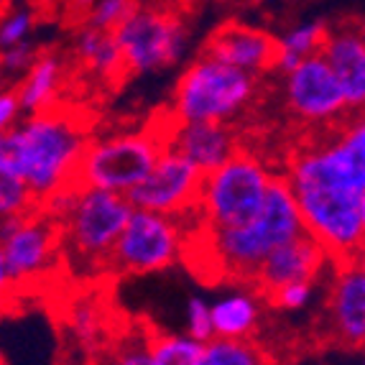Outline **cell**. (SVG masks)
Masks as SVG:
<instances>
[{"label": "cell", "mask_w": 365, "mask_h": 365, "mask_svg": "<svg viewBox=\"0 0 365 365\" xmlns=\"http://www.w3.org/2000/svg\"><path fill=\"white\" fill-rule=\"evenodd\" d=\"M74 49H77L79 61L100 77H115L118 72L125 69L120 43H118L115 34H110V31L87 24L85 29H79L77 38H74Z\"/></svg>", "instance_id": "cell-20"}, {"label": "cell", "mask_w": 365, "mask_h": 365, "mask_svg": "<svg viewBox=\"0 0 365 365\" xmlns=\"http://www.w3.org/2000/svg\"><path fill=\"white\" fill-rule=\"evenodd\" d=\"M317 297V281H294L281 287L279 292H274L271 297H266L276 309L284 312H304L307 307H312Z\"/></svg>", "instance_id": "cell-28"}, {"label": "cell", "mask_w": 365, "mask_h": 365, "mask_svg": "<svg viewBox=\"0 0 365 365\" xmlns=\"http://www.w3.org/2000/svg\"><path fill=\"white\" fill-rule=\"evenodd\" d=\"M38 200L31 192V187L13 169L0 166V217L16 220L36 212Z\"/></svg>", "instance_id": "cell-25"}, {"label": "cell", "mask_w": 365, "mask_h": 365, "mask_svg": "<svg viewBox=\"0 0 365 365\" xmlns=\"http://www.w3.org/2000/svg\"><path fill=\"white\" fill-rule=\"evenodd\" d=\"M274 179L276 174L263 164L261 156L240 148L220 169L205 174L195 210L202 220V227L227 230L248 225L250 220L261 215Z\"/></svg>", "instance_id": "cell-4"}, {"label": "cell", "mask_w": 365, "mask_h": 365, "mask_svg": "<svg viewBox=\"0 0 365 365\" xmlns=\"http://www.w3.org/2000/svg\"><path fill=\"white\" fill-rule=\"evenodd\" d=\"M31 31H34V13L26 6H13L3 13L0 21V46H16V43L29 41Z\"/></svg>", "instance_id": "cell-27"}, {"label": "cell", "mask_w": 365, "mask_h": 365, "mask_svg": "<svg viewBox=\"0 0 365 365\" xmlns=\"http://www.w3.org/2000/svg\"><path fill=\"white\" fill-rule=\"evenodd\" d=\"M56 365H100L98 358L95 355H87V353H64L59 360H56Z\"/></svg>", "instance_id": "cell-33"}, {"label": "cell", "mask_w": 365, "mask_h": 365, "mask_svg": "<svg viewBox=\"0 0 365 365\" xmlns=\"http://www.w3.org/2000/svg\"><path fill=\"white\" fill-rule=\"evenodd\" d=\"M355 263H358V266H360V268H363V271H365V248L360 250L358 256H355Z\"/></svg>", "instance_id": "cell-35"}, {"label": "cell", "mask_w": 365, "mask_h": 365, "mask_svg": "<svg viewBox=\"0 0 365 365\" xmlns=\"http://www.w3.org/2000/svg\"><path fill=\"white\" fill-rule=\"evenodd\" d=\"M38 51L36 46L31 41H24V43H16V46H8L3 49V61H0V67H3V74L6 77H24L38 59Z\"/></svg>", "instance_id": "cell-30"}, {"label": "cell", "mask_w": 365, "mask_h": 365, "mask_svg": "<svg viewBox=\"0 0 365 365\" xmlns=\"http://www.w3.org/2000/svg\"><path fill=\"white\" fill-rule=\"evenodd\" d=\"M61 245V225L41 210L3 220L0 230V284L6 292L51 271Z\"/></svg>", "instance_id": "cell-8"}, {"label": "cell", "mask_w": 365, "mask_h": 365, "mask_svg": "<svg viewBox=\"0 0 365 365\" xmlns=\"http://www.w3.org/2000/svg\"><path fill=\"white\" fill-rule=\"evenodd\" d=\"M340 133H342V138L365 158V110L363 113H355V115L340 128Z\"/></svg>", "instance_id": "cell-32"}, {"label": "cell", "mask_w": 365, "mask_h": 365, "mask_svg": "<svg viewBox=\"0 0 365 365\" xmlns=\"http://www.w3.org/2000/svg\"><path fill=\"white\" fill-rule=\"evenodd\" d=\"M202 182H205V174L184 153L166 146L151 174L128 197L138 210L182 217L189 210H197Z\"/></svg>", "instance_id": "cell-12"}, {"label": "cell", "mask_w": 365, "mask_h": 365, "mask_svg": "<svg viewBox=\"0 0 365 365\" xmlns=\"http://www.w3.org/2000/svg\"><path fill=\"white\" fill-rule=\"evenodd\" d=\"M304 232L307 225L292 184L287 182L284 174H276L266 205L256 220H250L248 225L227 227V230H205V240H207L215 266L222 274L253 281L263 261L279 245Z\"/></svg>", "instance_id": "cell-3"}, {"label": "cell", "mask_w": 365, "mask_h": 365, "mask_svg": "<svg viewBox=\"0 0 365 365\" xmlns=\"http://www.w3.org/2000/svg\"><path fill=\"white\" fill-rule=\"evenodd\" d=\"M256 95V74L210 54L195 59L179 77L171 98L177 123H230Z\"/></svg>", "instance_id": "cell-5"}, {"label": "cell", "mask_w": 365, "mask_h": 365, "mask_svg": "<svg viewBox=\"0 0 365 365\" xmlns=\"http://www.w3.org/2000/svg\"><path fill=\"white\" fill-rule=\"evenodd\" d=\"M69 3H72V6L77 8V11H87V13H90V8L95 6L98 0H69Z\"/></svg>", "instance_id": "cell-34"}, {"label": "cell", "mask_w": 365, "mask_h": 365, "mask_svg": "<svg viewBox=\"0 0 365 365\" xmlns=\"http://www.w3.org/2000/svg\"><path fill=\"white\" fill-rule=\"evenodd\" d=\"M182 220L174 215L135 207L110 256V268L128 276L156 274V271L174 266L182 258Z\"/></svg>", "instance_id": "cell-9"}, {"label": "cell", "mask_w": 365, "mask_h": 365, "mask_svg": "<svg viewBox=\"0 0 365 365\" xmlns=\"http://www.w3.org/2000/svg\"><path fill=\"white\" fill-rule=\"evenodd\" d=\"M322 56L337 74L350 113L365 110V41L358 26L329 29Z\"/></svg>", "instance_id": "cell-17"}, {"label": "cell", "mask_w": 365, "mask_h": 365, "mask_svg": "<svg viewBox=\"0 0 365 365\" xmlns=\"http://www.w3.org/2000/svg\"><path fill=\"white\" fill-rule=\"evenodd\" d=\"M329 266H337L332 253L314 235L304 232V235L279 245L258 268L253 284L263 297H271L281 287L294 284V281H319V276Z\"/></svg>", "instance_id": "cell-13"}, {"label": "cell", "mask_w": 365, "mask_h": 365, "mask_svg": "<svg viewBox=\"0 0 365 365\" xmlns=\"http://www.w3.org/2000/svg\"><path fill=\"white\" fill-rule=\"evenodd\" d=\"M329 322L340 342L350 347L365 345V271L355 261L335 266L327 294Z\"/></svg>", "instance_id": "cell-14"}, {"label": "cell", "mask_w": 365, "mask_h": 365, "mask_svg": "<svg viewBox=\"0 0 365 365\" xmlns=\"http://www.w3.org/2000/svg\"><path fill=\"white\" fill-rule=\"evenodd\" d=\"M284 100L289 113L309 125H332L350 110L340 79L322 54L309 56L287 72Z\"/></svg>", "instance_id": "cell-11"}, {"label": "cell", "mask_w": 365, "mask_h": 365, "mask_svg": "<svg viewBox=\"0 0 365 365\" xmlns=\"http://www.w3.org/2000/svg\"><path fill=\"white\" fill-rule=\"evenodd\" d=\"M100 365H161L151 350V329L130 327L110 340L98 355Z\"/></svg>", "instance_id": "cell-23"}, {"label": "cell", "mask_w": 365, "mask_h": 365, "mask_svg": "<svg viewBox=\"0 0 365 365\" xmlns=\"http://www.w3.org/2000/svg\"><path fill=\"white\" fill-rule=\"evenodd\" d=\"M21 115H24V108H21L19 92H16V87H6L0 95V128H13L21 120Z\"/></svg>", "instance_id": "cell-31"}, {"label": "cell", "mask_w": 365, "mask_h": 365, "mask_svg": "<svg viewBox=\"0 0 365 365\" xmlns=\"http://www.w3.org/2000/svg\"><path fill=\"white\" fill-rule=\"evenodd\" d=\"M329 36V26L324 21H302V24L292 26L279 36V59H276V69L287 74L294 67H299L309 56L322 54L324 41Z\"/></svg>", "instance_id": "cell-21"}, {"label": "cell", "mask_w": 365, "mask_h": 365, "mask_svg": "<svg viewBox=\"0 0 365 365\" xmlns=\"http://www.w3.org/2000/svg\"><path fill=\"white\" fill-rule=\"evenodd\" d=\"M195 365H274L271 355L253 337L248 340H227L212 337L205 342L200 360Z\"/></svg>", "instance_id": "cell-22"}, {"label": "cell", "mask_w": 365, "mask_h": 365, "mask_svg": "<svg viewBox=\"0 0 365 365\" xmlns=\"http://www.w3.org/2000/svg\"><path fill=\"white\" fill-rule=\"evenodd\" d=\"M358 31H360V36H363V41H365V21H363V24L358 26Z\"/></svg>", "instance_id": "cell-36"}, {"label": "cell", "mask_w": 365, "mask_h": 365, "mask_svg": "<svg viewBox=\"0 0 365 365\" xmlns=\"http://www.w3.org/2000/svg\"><path fill=\"white\" fill-rule=\"evenodd\" d=\"M133 210L128 195L79 184L72 212L61 222V245L79 266H110Z\"/></svg>", "instance_id": "cell-6"}, {"label": "cell", "mask_w": 365, "mask_h": 365, "mask_svg": "<svg viewBox=\"0 0 365 365\" xmlns=\"http://www.w3.org/2000/svg\"><path fill=\"white\" fill-rule=\"evenodd\" d=\"M64 79V67L56 54H41L36 64L19 79L16 92H19L24 115H36L54 108L56 92Z\"/></svg>", "instance_id": "cell-19"}, {"label": "cell", "mask_w": 365, "mask_h": 365, "mask_svg": "<svg viewBox=\"0 0 365 365\" xmlns=\"http://www.w3.org/2000/svg\"><path fill=\"white\" fill-rule=\"evenodd\" d=\"M187 329L192 337L207 342L215 337V322H212V302H207L205 297H192L187 302Z\"/></svg>", "instance_id": "cell-29"}, {"label": "cell", "mask_w": 365, "mask_h": 365, "mask_svg": "<svg viewBox=\"0 0 365 365\" xmlns=\"http://www.w3.org/2000/svg\"><path fill=\"white\" fill-rule=\"evenodd\" d=\"M363 365H365V363H363Z\"/></svg>", "instance_id": "cell-37"}, {"label": "cell", "mask_w": 365, "mask_h": 365, "mask_svg": "<svg viewBox=\"0 0 365 365\" xmlns=\"http://www.w3.org/2000/svg\"><path fill=\"white\" fill-rule=\"evenodd\" d=\"M205 54L215 56L220 61H227V64L243 69V72L263 74L271 67H276L279 38H274L271 34H266L261 29L227 24L210 36Z\"/></svg>", "instance_id": "cell-15"}, {"label": "cell", "mask_w": 365, "mask_h": 365, "mask_svg": "<svg viewBox=\"0 0 365 365\" xmlns=\"http://www.w3.org/2000/svg\"><path fill=\"white\" fill-rule=\"evenodd\" d=\"M125 69L133 74H151L177 64L187 51V29L174 13L158 8H138L115 31Z\"/></svg>", "instance_id": "cell-10"}, {"label": "cell", "mask_w": 365, "mask_h": 365, "mask_svg": "<svg viewBox=\"0 0 365 365\" xmlns=\"http://www.w3.org/2000/svg\"><path fill=\"white\" fill-rule=\"evenodd\" d=\"M138 8V0H98L87 13V24L115 34Z\"/></svg>", "instance_id": "cell-26"}, {"label": "cell", "mask_w": 365, "mask_h": 365, "mask_svg": "<svg viewBox=\"0 0 365 365\" xmlns=\"http://www.w3.org/2000/svg\"><path fill=\"white\" fill-rule=\"evenodd\" d=\"M263 304L261 292L250 289H235L212 302V322L215 337H227V340H248L256 335L261 324Z\"/></svg>", "instance_id": "cell-18"}, {"label": "cell", "mask_w": 365, "mask_h": 365, "mask_svg": "<svg viewBox=\"0 0 365 365\" xmlns=\"http://www.w3.org/2000/svg\"><path fill=\"white\" fill-rule=\"evenodd\" d=\"M284 177L297 195L307 232L337 263L365 248V158L340 128L292 151Z\"/></svg>", "instance_id": "cell-1"}, {"label": "cell", "mask_w": 365, "mask_h": 365, "mask_svg": "<svg viewBox=\"0 0 365 365\" xmlns=\"http://www.w3.org/2000/svg\"><path fill=\"white\" fill-rule=\"evenodd\" d=\"M166 143L184 153L202 174L220 169L240 151L230 123H177L166 135Z\"/></svg>", "instance_id": "cell-16"}, {"label": "cell", "mask_w": 365, "mask_h": 365, "mask_svg": "<svg viewBox=\"0 0 365 365\" xmlns=\"http://www.w3.org/2000/svg\"><path fill=\"white\" fill-rule=\"evenodd\" d=\"M90 140L82 123L64 113L26 115L0 135V166L16 171L41 205L46 197L77 184Z\"/></svg>", "instance_id": "cell-2"}, {"label": "cell", "mask_w": 365, "mask_h": 365, "mask_svg": "<svg viewBox=\"0 0 365 365\" xmlns=\"http://www.w3.org/2000/svg\"><path fill=\"white\" fill-rule=\"evenodd\" d=\"M151 350L161 365H195L200 360L205 342L189 332H153Z\"/></svg>", "instance_id": "cell-24"}, {"label": "cell", "mask_w": 365, "mask_h": 365, "mask_svg": "<svg viewBox=\"0 0 365 365\" xmlns=\"http://www.w3.org/2000/svg\"><path fill=\"white\" fill-rule=\"evenodd\" d=\"M166 146V138L151 130H123L92 138L79 166L77 184L130 195L151 174Z\"/></svg>", "instance_id": "cell-7"}]
</instances>
